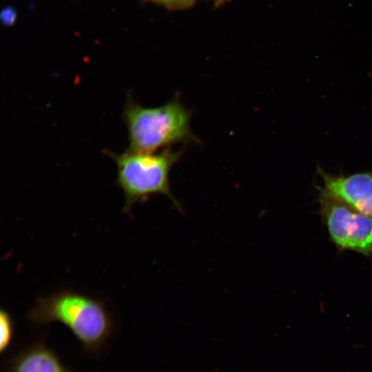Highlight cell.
I'll list each match as a JSON object with an SVG mask.
<instances>
[{
  "instance_id": "3957f363",
  "label": "cell",
  "mask_w": 372,
  "mask_h": 372,
  "mask_svg": "<svg viewBox=\"0 0 372 372\" xmlns=\"http://www.w3.org/2000/svg\"><path fill=\"white\" fill-rule=\"evenodd\" d=\"M116 165V185L122 190L125 203L123 211L130 214L133 206L147 200L153 194L169 198L177 208L178 201L170 189L169 174L179 161L183 149L170 147L158 153H143L127 149L121 154L105 150Z\"/></svg>"
},
{
  "instance_id": "6da1fadb",
  "label": "cell",
  "mask_w": 372,
  "mask_h": 372,
  "mask_svg": "<svg viewBox=\"0 0 372 372\" xmlns=\"http://www.w3.org/2000/svg\"><path fill=\"white\" fill-rule=\"evenodd\" d=\"M191 116L178 96L161 106L147 107L128 94L122 113L127 130V149L154 153L173 144L198 142L191 130Z\"/></svg>"
},
{
  "instance_id": "ba28073f",
  "label": "cell",
  "mask_w": 372,
  "mask_h": 372,
  "mask_svg": "<svg viewBox=\"0 0 372 372\" xmlns=\"http://www.w3.org/2000/svg\"><path fill=\"white\" fill-rule=\"evenodd\" d=\"M156 2L163 3L167 6H176L180 5L185 3H187L189 0H153Z\"/></svg>"
},
{
  "instance_id": "277c9868",
  "label": "cell",
  "mask_w": 372,
  "mask_h": 372,
  "mask_svg": "<svg viewBox=\"0 0 372 372\" xmlns=\"http://www.w3.org/2000/svg\"><path fill=\"white\" fill-rule=\"evenodd\" d=\"M318 200L320 214L336 247L340 251H353L371 256L372 217L322 191Z\"/></svg>"
},
{
  "instance_id": "9c48e42d",
  "label": "cell",
  "mask_w": 372,
  "mask_h": 372,
  "mask_svg": "<svg viewBox=\"0 0 372 372\" xmlns=\"http://www.w3.org/2000/svg\"><path fill=\"white\" fill-rule=\"evenodd\" d=\"M221 1H223V0H221Z\"/></svg>"
},
{
  "instance_id": "52a82bcc",
  "label": "cell",
  "mask_w": 372,
  "mask_h": 372,
  "mask_svg": "<svg viewBox=\"0 0 372 372\" xmlns=\"http://www.w3.org/2000/svg\"><path fill=\"white\" fill-rule=\"evenodd\" d=\"M14 334L12 319L9 313L4 309L0 311V351L3 353L10 347Z\"/></svg>"
},
{
  "instance_id": "8992f818",
  "label": "cell",
  "mask_w": 372,
  "mask_h": 372,
  "mask_svg": "<svg viewBox=\"0 0 372 372\" xmlns=\"http://www.w3.org/2000/svg\"><path fill=\"white\" fill-rule=\"evenodd\" d=\"M8 372H71L56 354L43 344H37L19 353Z\"/></svg>"
},
{
  "instance_id": "7a4b0ae2",
  "label": "cell",
  "mask_w": 372,
  "mask_h": 372,
  "mask_svg": "<svg viewBox=\"0 0 372 372\" xmlns=\"http://www.w3.org/2000/svg\"><path fill=\"white\" fill-rule=\"evenodd\" d=\"M28 318L39 324H63L89 351L99 349L112 329V318L102 301L70 290L39 298Z\"/></svg>"
},
{
  "instance_id": "5b68a950",
  "label": "cell",
  "mask_w": 372,
  "mask_h": 372,
  "mask_svg": "<svg viewBox=\"0 0 372 372\" xmlns=\"http://www.w3.org/2000/svg\"><path fill=\"white\" fill-rule=\"evenodd\" d=\"M316 174L322 181V191L372 217V172L334 175L318 166Z\"/></svg>"
}]
</instances>
